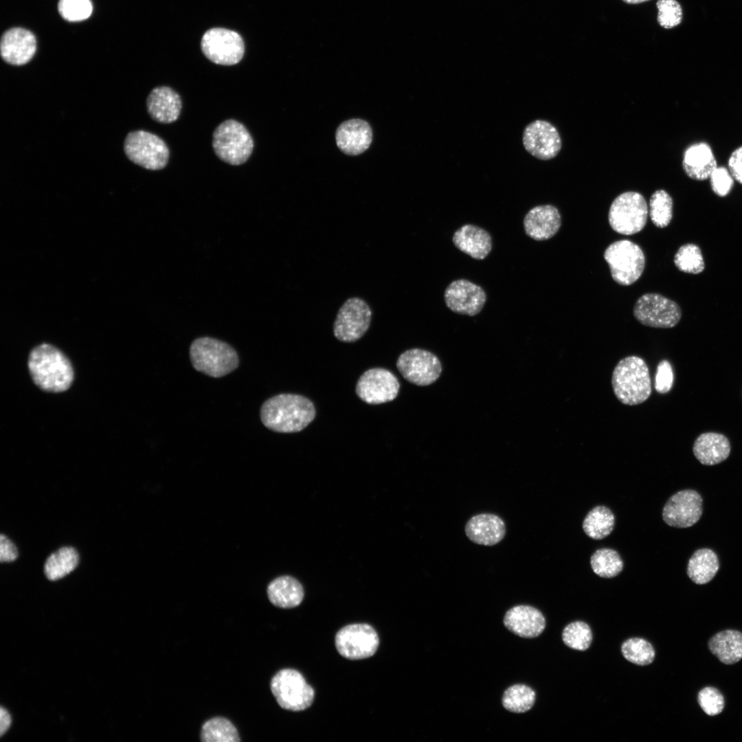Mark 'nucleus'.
<instances>
[{
    "instance_id": "6",
    "label": "nucleus",
    "mask_w": 742,
    "mask_h": 742,
    "mask_svg": "<svg viewBox=\"0 0 742 742\" xmlns=\"http://www.w3.org/2000/svg\"><path fill=\"white\" fill-rule=\"evenodd\" d=\"M613 280L620 285L629 286L643 273L645 256L637 244L629 240L615 241L604 252Z\"/></svg>"
},
{
    "instance_id": "47",
    "label": "nucleus",
    "mask_w": 742,
    "mask_h": 742,
    "mask_svg": "<svg viewBox=\"0 0 742 742\" xmlns=\"http://www.w3.org/2000/svg\"><path fill=\"white\" fill-rule=\"evenodd\" d=\"M0 719H1L0 732H1V736H3V734L5 733V732L10 728V726L11 724L10 715L8 712V711L6 710H5L4 708H1Z\"/></svg>"
},
{
    "instance_id": "31",
    "label": "nucleus",
    "mask_w": 742,
    "mask_h": 742,
    "mask_svg": "<svg viewBox=\"0 0 742 742\" xmlns=\"http://www.w3.org/2000/svg\"><path fill=\"white\" fill-rule=\"evenodd\" d=\"M78 563L77 550L71 546H64L47 557L44 564V573L49 581H57L74 571Z\"/></svg>"
},
{
    "instance_id": "36",
    "label": "nucleus",
    "mask_w": 742,
    "mask_h": 742,
    "mask_svg": "<svg viewBox=\"0 0 742 742\" xmlns=\"http://www.w3.org/2000/svg\"><path fill=\"white\" fill-rule=\"evenodd\" d=\"M622 656L628 662L638 666L651 664L655 657L653 645L642 638H630L621 645Z\"/></svg>"
},
{
    "instance_id": "9",
    "label": "nucleus",
    "mask_w": 742,
    "mask_h": 742,
    "mask_svg": "<svg viewBox=\"0 0 742 742\" xmlns=\"http://www.w3.org/2000/svg\"><path fill=\"white\" fill-rule=\"evenodd\" d=\"M124 150L131 161L152 170L164 168L169 159V150L165 142L157 135L142 130L126 135Z\"/></svg>"
},
{
    "instance_id": "26",
    "label": "nucleus",
    "mask_w": 742,
    "mask_h": 742,
    "mask_svg": "<svg viewBox=\"0 0 742 742\" xmlns=\"http://www.w3.org/2000/svg\"><path fill=\"white\" fill-rule=\"evenodd\" d=\"M454 245L463 253L476 260L484 259L492 249V238L482 227L466 224L457 229L453 236Z\"/></svg>"
},
{
    "instance_id": "37",
    "label": "nucleus",
    "mask_w": 742,
    "mask_h": 742,
    "mask_svg": "<svg viewBox=\"0 0 742 742\" xmlns=\"http://www.w3.org/2000/svg\"><path fill=\"white\" fill-rule=\"evenodd\" d=\"M673 262L678 270L686 273L697 275L705 269L701 250L694 243L682 245L675 253Z\"/></svg>"
},
{
    "instance_id": "5",
    "label": "nucleus",
    "mask_w": 742,
    "mask_h": 742,
    "mask_svg": "<svg viewBox=\"0 0 742 742\" xmlns=\"http://www.w3.org/2000/svg\"><path fill=\"white\" fill-rule=\"evenodd\" d=\"M212 146L220 159L231 165H240L250 157L254 142L243 124L227 120L214 130Z\"/></svg>"
},
{
    "instance_id": "12",
    "label": "nucleus",
    "mask_w": 742,
    "mask_h": 742,
    "mask_svg": "<svg viewBox=\"0 0 742 742\" xmlns=\"http://www.w3.org/2000/svg\"><path fill=\"white\" fill-rule=\"evenodd\" d=\"M372 314L370 307L363 299H348L337 312L333 324L335 337L346 343L359 340L368 330Z\"/></svg>"
},
{
    "instance_id": "16",
    "label": "nucleus",
    "mask_w": 742,
    "mask_h": 742,
    "mask_svg": "<svg viewBox=\"0 0 742 742\" xmlns=\"http://www.w3.org/2000/svg\"><path fill=\"white\" fill-rule=\"evenodd\" d=\"M523 145L531 155L541 160L555 157L562 146L556 128L546 120H536L528 124L522 135Z\"/></svg>"
},
{
    "instance_id": "21",
    "label": "nucleus",
    "mask_w": 742,
    "mask_h": 742,
    "mask_svg": "<svg viewBox=\"0 0 742 742\" xmlns=\"http://www.w3.org/2000/svg\"><path fill=\"white\" fill-rule=\"evenodd\" d=\"M503 622L510 631L524 638L539 636L546 627L543 614L537 608L525 605H517L508 610Z\"/></svg>"
},
{
    "instance_id": "27",
    "label": "nucleus",
    "mask_w": 742,
    "mask_h": 742,
    "mask_svg": "<svg viewBox=\"0 0 742 742\" xmlns=\"http://www.w3.org/2000/svg\"><path fill=\"white\" fill-rule=\"evenodd\" d=\"M729 440L721 434L706 432L695 440L693 451L695 458L704 465L712 466L726 460L730 453Z\"/></svg>"
},
{
    "instance_id": "17",
    "label": "nucleus",
    "mask_w": 742,
    "mask_h": 742,
    "mask_svg": "<svg viewBox=\"0 0 742 742\" xmlns=\"http://www.w3.org/2000/svg\"><path fill=\"white\" fill-rule=\"evenodd\" d=\"M703 499L695 490L685 489L673 495L662 510V518L670 526L688 528L695 524L703 513Z\"/></svg>"
},
{
    "instance_id": "35",
    "label": "nucleus",
    "mask_w": 742,
    "mask_h": 742,
    "mask_svg": "<svg viewBox=\"0 0 742 742\" xmlns=\"http://www.w3.org/2000/svg\"><path fill=\"white\" fill-rule=\"evenodd\" d=\"M594 572L603 578H613L623 568V561L617 551L611 548L597 550L590 558Z\"/></svg>"
},
{
    "instance_id": "19",
    "label": "nucleus",
    "mask_w": 742,
    "mask_h": 742,
    "mask_svg": "<svg viewBox=\"0 0 742 742\" xmlns=\"http://www.w3.org/2000/svg\"><path fill=\"white\" fill-rule=\"evenodd\" d=\"M36 49V41L34 35L24 28H11L1 36V58L9 64H26L32 58Z\"/></svg>"
},
{
    "instance_id": "33",
    "label": "nucleus",
    "mask_w": 742,
    "mask_h": 742,
    "mask_svg": "<svg viewBox=\"0 0 742 742\" xmlns=\"http://www.w3.org/2000/svg\"><path fill=\"white\" fill-rule=\"evenodd\" d=\"M203 742H238L240 741L235 726L227 719L215 717L207 720L201 730Z\"/></svg>"
},
{
    "instance_id": "30",
    "label": "nucleus",
    "mask_w": 742,
    "mask_h": 742,
    "mask_svg": "<svg viewBox=\"0 0 742 742\" xmlns=\"http://www.w3.org/2000/svg\"><path fill=\"white\" fill-rule=\"evenodd\" d=\"M719 568V561L716 553L709 548H701L690 558L687 574L695 583L704 585L715 577Z\"/></svg>"
},
{
    "instance_id": "46",
    "label": "nucleus",
    "mask_w": 742,
    "mask_h": 742,
    "mask_svg": "<svg viewBox=\"0 0 742 742\" xmlns=\"http://www.w3.org/2000/svg\"><path fill=\"white\" fill-rule=\"evenodd\" d=\"M728 164L733 178L742 184V146L732 153Z\"/></svg>"
},
{
    "instance_id": "45",
    "label": "nucleus",
    "mask_w": 742,
    "mask_h": 742,
    "mask_svg": "<svg viewBox=\"0 0 742 742\" xmlns=\"http://www.w3.org/2000/svg\"><path fill=\"white\" fill-rule=\"evenodd\" d=\"M18 550L14 543L5 535L0 536V561L1 562H12L16 559Z\"/></svg>"
},
{
    "instance_id": "10",
    "label": "nucleus",
    "mask_w": 742,
    "mask_h": 742,
    "mask_svg": "<svg viewBox=\"0 0 742 742\" xmlns=\"http://www.w3.org/2000/svg\"><path fill=\"white\" fill-rule=\"evenodd\" d=\"M201 47L207 59L221 65L237 64L245 53L242 36L235 31L223 27H214L206 31L202 37Z\"/></svg>"
},
{
    "instance_id": "25",
    "label": "nucleus",
    "mask_w": 742,
    "mask_h": 742,
    "mask_svg": "<svg viewBox=\"0 0 742 742\" xmlns=\"http://www.w3.org/2000/svg\"><path fill=\"white\" fill-rule=\"evenodd\" d=\"M717 167L712 150L706 142L693 144L684 152L682 168L686 175L693 180L709 179Z\"/></svg>"
},
{
    "instance_id": "4",
    "label": "nucleus",
    "mask_w": 742,
    "mask_h": 742,
    "mask_svg": "<svg viewBox=\"0 0 742 742\" xmlns=\"http://www.w3.org/2000/svg\"><path fill=\"white\" fill-rule=\"evenodd\" d=\"M190 357L196 370L214 378L229 374L239 364L238 356L234 348L226 342L209 337H199L192 342Z\"/></svg>"
},
{
    "instance_id": "1",
    "label": "nucleus",
    "mask_w": 742,
    "mask_h": 742,
    "mask_svg": "<svg viewBox=\"0 0 742 742\" xmlns=\"http://www.w3.org/2000/svg\"><path fill=\"white\" fill-rule=\"evenodd\" d=\"M312 401L295 394H280L263 403L260 410L262 424L278 433H295L306 428L315 418Z\"/></svg>"
},
{
    "instance_id": "38",
    "label": "nucleus",
    "mask_w": 742,
    "mask_h": 742,
    "mask_svg": "<svg viewBox=\"0 0 742 742\" xmlns=\"http://www.w3.org/2000/svg\"><path fill=\"white\" fill-rule=\"evenodd\" d=\"M673 199L666 191H655L649 201V216L653 225L659 228L668 226L673 218Z\"/></svg>"
},
{
    "instance_id": "48",
    "label": "nucleus",
    "mask_w": 742,
    "mask_h": 742,
    "mask_svg": "<svg viewBox=\"0 0 742 742\" xmlns=\"http://www.w3.org/2000/svg\"><path fill=\"white\" fill-rule=\"evenodd\" d=\"M623 1H625L627 3L636 4V3H642V2H644V1H647L648 0H623Z\"/></svg>"
},
{
    "instance_id": "41",
    "label": "nucleus",
    "mask_w": 742,
    "mask_h": 742,
    "mask_svg": "<svg viewBox=\"0 0 742 742\" xmlns=\"http://www.w3.org/2000/svg\"><path fill=\"white\" fill-rule=\"evenodd\" d=\"M657 21L666 29L678 25L682 19V10L680 4L675 0H659Z\"/></svg>"
},
{
    "instance_id": "34",
    "label": "nucleus",
    "mask_w": 742,
    "mask_h": 742,
    "mask_svg": "<svg viewBox=\"0 0 742 742\" xmlns=\"http://www.w3.org/2000/svg\"><path fill=\"white\" fill-rule=\"evenodd\" d=\"M536 699L535 691L524 684H515L504 693L502 704L505 709L515 713H524L533 706Z\"/></svg>"
},
{
    "instance_id": "14",
    "label": "nucleus",
    "mask_w": 742,
    "mask_h": 742,
    "mask_svg": "<svg viewBox=\"0 0 742 742\" xmlns=\"http://www.w3.org/2000/svg\"><path fill=\"white\" fill-rule=\"evenodd\" d=\"M396 367L407 381L420 386L434 383L442 372L438 357L427 350L419 348H412L403 352L397 359Z\"/></svg>"
},
{
    "instance_id": "8",
    "label": "nucleus",
    "mask_w": 742,
    "mask_h": 742,
    "mask_svg": "<svg viewBox=\"0 0 742 742\" xmlns=\"http://www.w3.org/2000/svg\"><path fill=\"white\" fill-rule=\"evenodd\" d=\"M647 217V201L640 193L634 191L625 192L616 196L608 214L612 229L623 235L640 232L646 225Z\"/></svg>"
},
{
    "instance_id": "44",
    "label": "nucleus",
    "mask_w": 742,
    "mask_h": 742,
    "mask_svg": "<svg viewBox=\"0 0 742 742\" xmlns=\"http://www.w3.org/2000/svg\"><path fill=\"white\" fill-rule=\"evenodd\" d=\"M673 372L671 363L667 360H662L657 366L655 377V389L660 394H666L672 387Z\"/></svg>"
},
{
    "instance_id": "3",
    "label": "nucleus",
    "mask_w": 742,
    "mask_h": 742,
    "mask_svg": "<svg viewBox=\"0 0 742 742\" xmlns=\"http://www.w3.org/2000/svg\"><path fill=\"white\" fill-rule=\"evenodd\" d=\"M611 385L618 400L624 405H637L651 394L652 385L647 364L640 357L622 359L615 366Z\"/></svg>"
},
{
    "instance_id": "40",
    "label": "nucleus",
    "mask_w": 742,
    "mask_h": 742,
    "mask_svg": "<svg viewBox=\"0 0 742 742\" xmlns=\"http://www.w3.org/2000/svg\"><path fill=\"white\" fill-rule=\"evenodd\" d=\"M58 10L64 19L81 21L91 16L93 5L91 0H59Z\"/></svg>"
},
{
    "instance_id": "22",
    "label": "nucleus",
    "mask_w": 742,
    "mask_h": 742,
    "mask_svg": "<svg viewBox=\"0 0 742 742\" xmlns=\"http://www.w3.org/2000/svg\"><path fill=\"white\" fill-rule=\"evenodd\" d=\"M464 531L472 542L491 546L504 539L506 529L504 521L499 516L491 513H482L474 515L468 520Z\"/></svg>"
},
{
    "instance_id": "23",
    "label": "nucleus",
    "mask_w": 742,
    "mask_h": 742,
    "mask_svg": "<svg viewBox=\"0 0 742 742\" xmlns=\"http://www.w3.org/2000/svg\"><path fill=\"white\" fill-rule=\"evenodd\" d=\"M372 139V128L364 120L352 119L341 124L336 132L339 148L349 155H357L366 150Z\"/></svg>"
},
{
    "instance_id": "11",
    "label": "nucleus",
    "mask_w": 742,
    "mask_h": 742,
    "mask_svg": "<svg viewBox=\"0 0 742 742\" xmlns=\"http://www.w3.org/2000/svg\"><path fill=\"white\" fill-rule=\"evenodd\" d=\"M633 316L642 325L660 328L675 326L682 317L679 306L658 293H645L636 301Z\"/></svg>"
},
{
    "instance_id": "24",
    "label": "nucleus",
    "mask_w": 742,
    "mask_h": 742,
    "mask_svg": "<svg viewBox=\"0 0 742 742\" xmlns=\"http://www.w3.org/2000/svg\"><path fill=\"white\" fill-rule=\"evenodd\" d=\"M146 106L150 116L154 120L168 124L178 119L181 109V100L172 89L158 87L150 91Z\"/></svg>"
},
{
    "instance_id": "32",
    "label": "nucleus",
    "mask_w": 742,
    "mask_h": 742,
    "mask_svg": "<svg viewBox=\"0 0 742 742\" xmlns=\"http://www.w3.org/2000/svg\"><path fill=\"white\" fill-rule=\"evenodd\" d=\"M615 517L611 510L605 506H597L585 516L583 522L585 533L594 539H602L612 532Z\"/></svg>"
},
{
    "instance_id": "15",
    "label": "nucleus",
    "mask_w": 742,
    "mask_h": 742,
    "mask_svg": "<svg viewBox=\"0 0 742 742\" xmlns=\"http://www.w3.org/2000/svg\"><path fill=\"white\" fill-rule=\"evenodd\" d=\"M400 384L394 374L381 368L366 370L359 379L356 393L364 402L378 405L394 400L398 395Z\"/></svg>"
},
{
    "instance_id": "7",
    "label": "nucleus",
    "mask_w": 742,
    "mask_h": 742,
    "mask_svg": "<svg viewBox=\"0 0 742 742\" xmlns=\"http://www.w3.org/2000/svg\"><path fill=\"white\" fill-rule=\"evenodd\" d=\"M270 688L278 705L293 712L309 708L314 700V689L297 671L284 668L271 679Z\"/></svg>"
},
{
    "instance_id": "2",
    "label": "nucleus",
    "mask_w": 742,
    "mask_h": 742,
    "mask_svg": "<svg viewBox=\"0 0 742 742\" xmlns=\"http://www.w3.org/2000/svg\"><path fill=\"white\" fill-rule=\"evenodd\" d=\"M28 369L34 383L48 392L66 391L74 379L69 359L59 349L47 344H42L30 352Z\"/></svg>"
},
{
    "instance_id": "13",
    "label": "nucleus",
    "mask_w": 742,
    "mask_h": 742,
    "mask_svg": "<svg viewBox=\"0 0 742 742\" xmlns=\"http://www.w3.org/2000/svg\"><path fill=\"white\" fill-rule=\"evenodd\" d=\"M335 642L338 653L344 657L353 660L372 656L379 645L375 629L365 623L344 627L335 635Z\"/></svg>"
},
{
    "instance_id": "42",
    "label": "nucleus",
    "mask_w": 742,
    "mask_h": 742,
    "mask_svg": "<svg viewBox=\"0 0 742 742\" xmlns=\"http://www.w3.org/2000/svg\"><path fill=\"white\" fill-rule=\"evenodd\" d=\"M697 701L705 713L710 716L721 712L725 703L722 694L711 686L705 687L699 692Z\"/></svg>"
},
{
    "instance_id": "39",
    "label": "nucleus",
    "mask_w": 742,
    "mask_h": 742,
    "mask_svg": "<svg viewBox=\"0 0 742 742\" xmlns=\"http://www.w3.org/2000/svg\"><path fill=\"white\" fill-rule=\"evenodd\" d=\"M561 638L567 647L584 651L591 646L593 634L588 624L583 621L576 620L570 622L564 627Z\"/></svg>"
},
{
    "instance_id": "43",
    "label": "nucleus",
    "mask_w": 742,
    "mask_h": 742,
    "mask_svg": "<svg viewBox=\"0 0 742 742\" xmlns=\"http://www.w3.org/2000/svg\"><path fill=\"white\" fill-rule=\"evenodd\" d=\"M709 179L712 191L719 196H727L732 189L734 178L725 167H717Z\"/></svg>"
},
{
    "instance_id": "18",
    "label": "nucleus",
    "mask_w": 742,
    "mask_h": 742,
    "mask_svg": "<svg viewBox=\"0 0 742 742\" xmlns=\"http://www.w3.org/2000/svg\"><path fill=\"white\" fill-rule=\"evenodd\" d=\"M444 297L451 311L469 316L478 314L486 301L484 289L465 279L451 282L445 289Z\"/></svg>"
},
{
    "instance_id": "28",
    "label": "nucleus",
    "mask_w": 742,
    "mask_h": 742,
    "mask_svg": "<svg viewBox=\"0 0 742 742\" xmlns=\"http://www.w3.org/2000/svg\"><path fill=\"white\" fill-rule=\"evenodd\" d=\"M267 596L276 607L290 609L298 606L304 598L301 583L290 576H282L273 580L268 585Z\"/></svg>"
},
{
    "instance_id": "29",
    "label": "nucleus",
    "mask_w": 742,
    "mask_h": 742,
    "mask_svg": "<svg viewBox=\"0 0 742 742\" xmlns=\"http://www.w3.org/2000/svg\"><path fill=\"white\" fill-rule=\"evenodd\" d=\"M708 647L721 662L734 664L742 659V633L730 629L720 631L710 638Z\"/></svg>"
},
{
    "instance_id": "20",
    "label": "nucleus",
    "mask_w": 742,
    "mask_h": 742,
    "mask_svg": "<svg viewBox=\"0 0 742 742\" xmlns=\"http://www.w3.org/2000/svg\"><path fill=\"white\" fill-rule=\"evenodd\" d=\"M523 223L528 236L535 240H546L558 232L561 225V216L554 205H541L527 212Z\"/></svg>"
}]
</instances>
